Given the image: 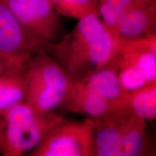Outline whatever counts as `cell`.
I'll list each match as a JSON object with an SVG mask.
<instances>
[{"instance_id": "obj_8", "label": "cell", "mask_w": 156, "mask_h": 156, "mask_svg": "<svg viewBox=\"0 0 156 156\" xmlns=\"http://www.w3.org/2000/svg\"><path fill=\"white\" fill-rule=\"evenodd\" d=\"M133 112L123 103L110 112L93 119L91 156H100L101 152L114 146L122 135Z\"/></svg>"}, {"instance_id": "obj_3", "label": "cell", "mask_w": 156, "mask_h": 156, "mask_svg": "<svg viewBox=\"0 0 156 156\" xmlns=\"http://www.w3.org/2000/svg\"><path fill=\"white\" fill-rule=\"evenodd\" d=\"M2 119L5 123L6 156L28 153L52 128L66 119L56 110L39 113L25 101L9 109Z\"/></svg>"}, {"instance_id": "obj_9", "label": "cell", "mask_w": 156, "mask_h": 156, "mask_svg": "<svg viewBox=\"0 0 156 156\" xmlns=\"http://www.w3.org/2000/svg\"><path fill=\"white\" fill-rule=\"evenodd\" d=\"M156 29V0H134L118 27L115 40L121 42L154 34Z\"/></svg>"}, {"instance_id": "obj_15", "label": "cell", "mask_w": 156, "mask_h": 156, "mask_svg": "<svg viewBox=\"0 0 156 156\" xmlns=\"http://www.w3.org/2000/svg\"><path fill=\"white\" fill-rule=\"evenodd\" d=\"M134 0H98V14L109 32L115 34L124 14Z\"/></svg>"}, {"instance_id": "obj_7", "label": "cell", "mask_w": 156, "mask_h": 156, "mask_svg": "<svg viewBox=\"0 0 156 156\" xmlns=\"http://www.w3.org/2000/svg\"><path fill=\"white\" fill-rule=\"evenodd\" d=\"M44 48L0 3V59L12 71L26 69L35 54Z\"/></svg>"}, {"instance_id": "obj_17", "label": "cell", "mask_w": 156, "mask_h": 156, "mask_svg": "<svg viewBox=\"0 0 156 156\" xmlns=\"http://www.w3.org/2000/svg\"><path fill=\"white\" fill-rule=\"evenodd\" d=\"M0 153L4 156L7 154V144L5 138V123L0 117Z\"/></svg>"}, {"instance_id": "obj_14", "label": "cell", "mask_w": 156, "mask_h": 156, "mask_svg": "<svg viewBox=\"0 0 156 156\" xmlns=\"http://www.w3.org/2000/svg\"><path fill=\"white\" fill-rule=\"evenodd\" d=\"M126 103L134 114L145 120L156 118V82L129 91Z\"/></svg>"}, {"instance_id": "obj_10", "label": "cell", "mask_w": 156, "mask_h": 156, "mask_svg": "<svg viewBox=\"0 0 156 156\" xmlns=\"http://www.w3.org/2000/svg\"><path fill=\"white\" fill-rule=\"evenodd\" d=\"M123 103H114L107 100L83 82L72 80L71 85L58 108L85 115L90 118H96Z\"/></svg>"}, {"instance_id": "obj_2", "label": "cell", "mask_w": 156, "mask_h": 156, "mask_svg": "<svg viewBox=\"0 0 156 156\" xmlns=\"http://www.w3.org/2000/svg\"><path fill=\"white\" fill-rule=\"evenodd\" d=\"M28 105L39 113L56 110L72 80L60 65L44 49L33 56L25 69Z\"/></svg>"}, {"instance_id": "obj_18", "label": "cell", "mask_w": 156, "mask_h": 156, "mask_svg": "<svg viewBox=\"0 0 156 156\" xmlns=\"http://www.w3.org/2000/svg\"><path fill=\"white\" fill-rule=\"evenodd\" d=\"M20 71V70H19ZM10 72H14L12 71L7 67V66L4 63V62L0 59V75H2V74L5 73H10Z\"/></svg>"}, {"instance_id": "obj_11", "label": "cell", "mask_w": 156, "mask_h": 156, "mask_svg": "<svg viewBox=\"0 0 156 156\" xmlns=\"http://www.w3.org/2000/svg\"><path fill=\"white\" fill-rule=\"evenodd\" d=\"M147 120L132 115L118 142L101 152L100 156L155 155V148L146 132Z\"/></svg>"}, {"instance_id": "obj_13", "label": "cell", "mask_w": 156, "mask_h": 156, "mask_svg": "<svg viewBox=\"0 0 156 156\" xmlns=\"http://www.w3.org/2000/svg\"><path fill=\"white\" fill-rule=\"evenodd\" d=\"M25 69L0 75V117L15 105L25 101Z\"/></svg>"}, {"instance_id": "obj_12", "label": "cell", "mask_w": 156, "mask_h": 156, "mask_svg": "<svg viewBox=\"0 0 156 156\" xmlns=\"http://www.w3.org/2000/svg\"><path fill=\"white\" fill-rule=\"evenodd\" d=\"M101 96L114 103L126 102L128 91L123 89L118 70L111 62L80 80Z\"/></svg>"}, {"instance_id": "obj_5", "label": "cell", "mask_w": 156, "mask_h": 156, "mask_svg": "<svg viewBox=\"0 0 156 156\" xmlns=\"http://www.w3.org/2000/svg\"><path fill=\"white\" fill-rule=\"evenodd\" d=\"M93 119H66L50 130L28 156H91Z\"/></svg>"}, {"instance_id": "obj_1", "label": "cell", "mask_w": 156, "mask_h": 156, "mask_svg": "<svg viewBox=\"0 0 156 156\" xmlns=\"http://www.w3.org/2000/svg\"><path fill=\"white\" fill-rule=\"evenodd\" d=\"M117 44L99 17L78 20L73 30L46 48L71 80H80L111 61Z\"/></svg>"}, {"instance_id": "obj_4", "label": "cell", "mask_w": 156, "mask_h": 156, "mask_svg": "<svg viewBox=\"0 0 156 156\" xmlns=\"http://www.w3.org/2000/svg\"><path fill=\"white\" fill-rule=\"evenodd\" d=\"M109 62L116 67L126 91L155 83L156 33L121 42Z\"/></svg>"}, {"instance_id": "obj_16", "label": "cell", "mask_w": 156, "mask_h": 156, "mask_svg": "<svg viewBox=\"0 0 156 156\" xmlns=\"http://www.w3.org/2000/svg\"><path fill=\"white\" fill-rule=\"evenodd\" d=\"M58 14L80 20L98 14V0H49Z\"/></svg>"}, {"instance_id": "obj_6", "label": "cell", "mask_w": 156, "mask_h": 156, "mask_svg": "<svg viewBox=\"0 0 156 156\" xmlns=\"http://www.w3.org/2000/svg\"><path fill=\"white\" fill-rule=\"evenodd\" d=\"M0 3L45 49L60 39L62 25L49 0H0Z\"/></svg>"}]
</instances>
